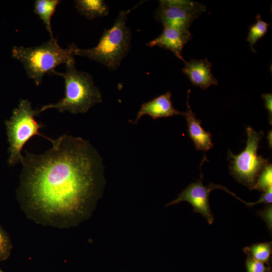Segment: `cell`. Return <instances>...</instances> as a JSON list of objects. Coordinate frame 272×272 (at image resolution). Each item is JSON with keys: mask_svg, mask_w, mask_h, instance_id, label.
<instances>
[{"mask_svg": "<svg viewBox=\"0 0 272 272\" xmlns=\"http://www.w3.org/2000/svg\"><path fill=\"white\" fill-rule=\"evenodd\" d=\"M41 154L25 152L20 192L46 216L73 217L100 195L103 159L87 140L63 134Z\"/></svg>", "mask_w": 272, "mask_h": 272, "instance_id": "obj_1", "label": "cell"}, {"mask_svg": "<svg viewBox=\"0 0 272 272\" xmlns=\"http://www.w3.org/2000/svg\"><path fill=\"white\" fill-rule=\"evenodd\" d=\"M65 71H54L51 75L61 77L64 80V96L58 102L42 106L37 109L38 114L49 109L72 114L85 113L93 106L102 102V95L95 85L92 76L77 70L75 60L66 64Z\"/></svg>", "mask_w": 272, "mask_h": 272, "instance_id": "obj_2", "label": "cell"}, {"mask_svg": "<svg viewBox=\"0 0 272 272\" xmlns=\"http://www.w3.org/2000/svg\"><path fill=\"white\" fill-rule=\"evenodd\" d=\"M77 45L73 43L67 48H61L57 39L51 37L41 45L25 47L14 46L11 55L23 64L29 78L35 84H41L46 74H52L55 69L62 63L74 61Z\"/></svg>", "mask_w": 272, "mask_h": 272, "instance_id": "obj_3", "label": "cell"}, {"mask_svg": "<svg viewBox=\"0 0 272 272\" xmlns=\"http://www.w3.org/2000/svg\"><path fill=\"white\" fill-rule=\"evenodd\" d=\"M136 6L120 11L112 27L104 30L95 47L81 49L77 46L75 55L87 57L101 63L110 71L116 70L130 48L131 34L126 22L128 14Z\"/></svg>", "mask_w": 272, "mask_h": 272, "instance_id": "obj_4", "label": "cell"}, {"mask_svg": "<svg viewBox=\"0 0 272 272\" xmlns=\"http://www.w3.org/2000/svg\"><path fill=\"white\" fill-rule=\"evenodd\" d=\"M38 115L37 109L32 108L31 103L28 100L22 99L18 107L13 110L10 118L6 120L9 145L8 160L9 166L21 163L23 158L21 154L23 147L32 137L38 135L50 141V139L39 132L43 125L35 119V116Z\"/></svg>", "mask_w": 272, "mask_h": 272, "instance_id": "obj_5", "label": "cell"}, {"mask_svg": "<svg viewBox=\"0 0 272 272\" xmlns=\"http://www.w3.org/2000/svg\"><path fill=\"white\" fill-rule=\"evenodd\" d=\"M246 132L247 140L244 150L236 155L229 151L228 159L231 175L238 182L253 189L257 177L268 165V160L257 154L263 132L256 131L248 126Z\"/></svg>", "mask_w": 272, "mask_h": 272, "instance_id": "obj_6", "label": "cell"}, {"mask_svg": "<svg viewBox=\"0 0 272 272\" xmlns=\"http://www.w3.org/2000/svg\"><path fill=\"white\" fill-rule=\"evenodd\" d=\"M154 14L156 20L164 26L185 30L193 21L207 11L202 4L190 0H161Z\"/></svg>", "mask_w": 272, "mask_h": 272, "instance_id": "obj_7", "label": "cell"}, {"mask_svg": "<svg viewBox=\"0 0 272 272\" xmlns=\"http://www.w3.org/2000/svg\"><path fill=\"white\" fill-rule=\"evenodd\" d=\"M223 186L210 183L205 186L202 180L191 183L178 196L177 198L169 203L167 206L178 203L181 201H187L190 203L195 213L200 214L209 224L214 221V216L211 210L209 198L211 191L216 188L222 189Z\"/></svg>", "mask_w": 272, "mask_h": 272, "instance_id": "obj_8", "label": "cell"}, {"mask_svg": "<svg viewBox=\"0 0 272 272\" xmlns=\"http://www.w3.org/2000/svg\"><path fill=\"white\" fill-rule=\"evenodd\" d=\"M192 36L189 30L171 26H164L162 33L148 42V47L158 46L171 51L178 58L185 62L182 51Z\"/></svg>", "mask_w": 272, "mask_h": 272, "instance_id": "obj_9", "label": "cell"}, {"mask_svg": "<svg viewBox=\"0 0 272 272\" xmlns=\"http://www.w3.org/2000/svg\"><path fill=\"white\" fill-rule=\"evenodd\" d=\"M184 63L182 72L194 86L206 90L211 86L218 85V80L212 73V64L207 58H192Z\"/></svg>", "mask_w": 272, "mask_h": 272, "instance_id": "obj_10", "label": "cell"}, {"mask_svg": "<svg viewBox=\"0 0 272 272\" xmlns=\"http://www.w3.org/2000/svg\"><path fill=\"white\" fill-rule=\"evenodd\" d=\"M171 96V93L167 91L142 104L133 123L137 124L140 118L145 115L151 116L153 119L175 115L183 116L184 112H181L174 107Z\"/></svg>", "mask_w": 272, "mask_h": 272, "instance_id": "obj_11", "label": "cell"}, {"mask_svg": "<svg viewBox=\"0 0 272 272\" xmlns=\"http://www.w3.org/2000/svg\"><path fill=\"white\" fill-rule=\"evenodd\" d=\"M190 90L188 91L186 105L187 110L184 112L187 123L189 136L197 150L208 151L214 147L212 135L209 131L203 129L201 125V120L196 118L189 104Z\"/></svg>", "mask_w": 272, "mask_h": 272, "instance_id": "obj_12", "label": "cell"}, {"mask_svg": "<svg viewBox=\"0 0 272 272\" xmlns=\"http://www.w3.org/2000/svg\"><path fill=\"white\" fill-rule=\"evenodd\" d=\"M75 3L78 11L90 20L106 16L109 14V7L103 0H76Z\"/></svg>", "mask_w": 272, "mask_h": 272, "instance_id": "obj_13", "label": "cell"}, {"mask_svg": "<svg viewBox=\"0 0 272 272\" xmlns=\"http://www.w3.org/2000/svg\"><path fill=\"white\" fill-rule=\"evenodd\" d=\"M60 2L59 0H36L34 3V12L44 24L51 37H53L51 25V17Z\"/></svg>", "mask_w": 272, "mask_h": 272, "instance_id": "obj_14", "label": "cell"}, {"mask_svg": "<svg viewBox=\"0 0 272 272\" xmlns=\"http://www.w3.org/2000/svg\"><path fill=\"white\" fill-rule=\"evenodd\" d=\"M255 18L256 22L250 27L246 39L249 44L251 50L253 52H256L254 45L266 34L270 25L269 23L262 20L260 14H257Z\"/></svg>", "mask_w": 272, "mask_h": 272, "instance_id": "obj_15", "label": "cell"}, {"mask_svg": "<svg viewBox=\"0 0 272 272\" xmlns=\"http://www.w3.org/2000/svg\"><path fill=\"white\" fill-rule=\"evenodd\" d=\"M271 242L259 243L246 247L243 250L254 259L268 264L271 253Z\"/></svg>", "mask_w": 272, "mask_h": 272, "instance_id": "obj_16", "label": "cell"}, {"mask_svg": "<svg viewBox=\"0 0 272 272\" xmlns=\"http://www.w3.org/2000/svg\"><path fill=\"white\" fill-rule=\"evenodd\" d=\"M271 186L272 165L268 164L257 177L253 189L264 192Z\"/></svg>", "mask_w": 272, "mask_h": 272, "instance_id": "obj_17", "label": "cell"}, {"mask_svg": "<svg viewBox=\"0 0 272 272\" xmlns=\"http://www.w3.org/2000/svg\"><path fill=\"white\" fill-rule=\"evenodd\" d=\"M11 249L10 239L5 232L0 227V261L7 259Z\"/></svg>", "mask_w": 272, "mask_h": 272, "instance_id": "obj_18", "label": "cell"}, {"mask_svg": "<svg viewBox=\"0 0 272 272\" xmlns=\"http://www.w3.org/2000/svg\"><path fill=\"white\" fill-rule=\"evenodd\" d=\"M247 272H270V268L265 266L263 262L253 258L248 254L246 261Z\"/></svg>", "mask_w": 272, "mask_h": 272, "instance_id": "obj_19", "label": "cell"}, {"mask_svg": "<svg viewBox=\"0 0 272 272\" xmlns=\"http://www.w3.org/2000/svg\"><path fill=\"white\" fill-rule=\"evenodd\" d=\"M257 215L260 216L262 219L265 222L266 225L269 231H271L272 229V206L271 204H268L265 208L257 212Z\"/></svg>", "mask_w": 272, "mask_h": 272, "instance_id": "obj_20", "label": "cell"}, {"mask_svg": "<svg viewBox=\"0 0 272 272\" xmlns=\"http://www.w3.org/2000/svg\"><path fill=\"white\" fill-rule=\"evenodd\" d=\"M264 107L267 110L269 116V124L272 123V94L271 93H263L261 95Z\"/></svg>", "mask_w": 272, "mask_h": 272, "instance_id": "obj_21", "label": "cell"}, {"mask_svg": "<svg viewBox=\"0 0 272 272\" xmlns=\"http://www.w3.org/2000/svg\"><path fill=\"white\" fill-rule=\"evenodd\" d=\"M267 139L268 141L269 147L270 148H271V130L269 131Z\"/></svg>", "mask_w": 272, "mask_h": 272, "instance_id": "obj_22", "label": "cell"}, {"mask_svg": "<svg viewBox=\"0 0 272 272\" xmlns=\"http://www.w3.org/2000/svg\"><path fill=\"white\" fill-rule=\"evenodd\" d=\"M0 272H4L0 268Z\"/></svg>", "mask_w": 272, "mask_h": 272, "instance_id": "obj_23", "label": "cell"}]
</instances>
